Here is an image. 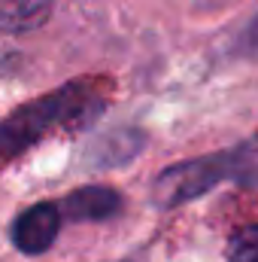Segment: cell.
Wrapping results in <instances>:
<instances>
[{
    "instance_id": "obj_1",
    "label": "cell",
    "mask_w": 258,
    "mask_h": 262,
    "mask_svg": "<svg viewBox=\"0 0 258 262\" xmlns=\"http://www.w3.org/2000/svg\"><path fill=\"white\" fill-rule=\"evenodd\" d=\"M113 82L100 76H82L61 89L12 110L0 122V162H12L52 134L88 128L110 104Z\"/></svg>"
},
{
    "instance_id": "obj_2",
    "label": "cell",
    "mask_w": 258,
    "mask_h": 262,
    "mask_svg": "<svg viewBox=\"0 0 258 262\" xmlns=\"http://www.w3.org/2000/svg\"><path fill=\"white\" fill-rule=\"evenodd\" d=\"M258 168L255 156L249 146H237L228 152H213L203 159H192L183 165H173L167 171L158 174L155 186H152V198L158 207L170 210L179 207L192 198L207 195L213 186L225 183V180H246Z\"/></svg>"
},
{
    "instance_id": "obj_3",
    "label": "cell",
    "mask_w": 258,
    "mask_h": 262,
    "mask_svg": "<svg viewBox=\"0 0 258 262\" xmlns=\"http://www.w3.org/2000/svg\"><path fill=\"white\" fill-rule=\"evenodd\" d=\"M61 210H58V201H40V204H31L28 210H21L12 223V244L28 253V256H37V253H46L58 232H61Z\"/></svg>"
},
{
    "instance_id": "obj_4",
    "label": "cell",
    "mask_w": 258,
    "mask_h": 262,
    "mask_svg": "<svg viewBox=\"0 0 258 262\" xmlns=\"http://www.w3.org/2000/svg\"><path fill=\"white\" fill-rule=\"evenodd\" d=\"M58 210L64 220H73V223H97L122 210V195L107 186H85V189H76L67 198H61Z\"/></svg>"
},
{
    "instance_id": "obj_5",
    "label": "cell",
    "mask_w": 258,
    "mask_h": 262,
    "mask_svg": "<svg viewBox=\"0 0 258 262\" xmlns=\"http://www.w3.org/2000/svg\"><path fill=\"white\" fill-rule=\"evenodd\" d=\"M52 15V0H0V31L28 34L46 25Z\"/></svg>"
},
{
    "instance_id": "obj_6",
    "label": "cell",
    "mask_w": 258,
    "mask_h": 262,
    "mask_svg": "<svg viewBox=\"0 0 258 262\" xmlns=\"http://www.w3.org/2000/svg\"><path fill=\"white\" fill-rule=\"evenodd\" d=\"M228 262H258V223L243 226L228 241Z\"/></svg>"
},
{
    "instance_id": "obj_7",
    "label": "cell",
    "mask_w": 258,
    "mask_h": 262,
    "mask_svg": "<svg viewBox=\"0 0 258 262\" xmlns=\"http://www.w3.org/2000/svg\"><path fill=\"white\" fill-rule=\"evenodd\" d=\"M249 46L258 52V18L252 21V28H249Z\"/></svg>"
}]
</instances>
